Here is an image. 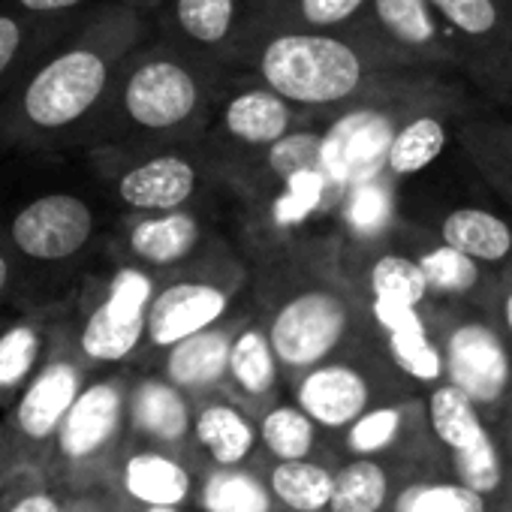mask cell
Returning <instances> with one entry per match:
<instances>
[{
    "label": "cell",
    "mask_w": 512,
    "mask_h": 512,
    "mask_svg": "<svg viewBox=\"0 0 512 512\" xmlns=\"http://www.w3.org/2000/svg\"><path fill=\"white\" fill-rule=\"evenodd\" d=\"M253 308L281 374L302 371L377 338L371 311L341 266V238L260 232L247 256Z\"/></svg>",
    "instance_id": "cell-1"
},
{
    "label": "cell",
    "mask_w": 512,
    "mask_h": 512,
    "mask_svg": "<svg viewBox=\"0 0 512 512\" xmlns=\"http://www.w3.org/2000/svg\"><path fill=\"white\" fill-rule=\"evenodd\" d=\"M148 37L145 13L121 4L91 7L0 100V145L73 148L106 103L124 61Z\"/></svg>",
    "instance_id": "cell-2"
},
{
    "label": "cell",
    "mask_w": 512,
    "mask_h": 512,
    "mask_svg": "<svg viewBox=\"0 0 512 512\" xmlns=\"http://www.w3.org/2000/svg\"><path fill=\"white\" fill-rule=\"evenodd\" d=\"M226 70L263 82L308 112H344L374 97L401 94L440 79L446 70L407 67L350 34L287 31L256 25Z\"/></svg>",
    "instance_id": "cell-3"
},
{
    "label": "cell",
    "mask_w": 512,
    "mask_h": 512,
    "mask_svg": "<svg viewBox=\"0 0 512 512\" xmlns=\"http://www.w3.org/2000/svg\"><path fill=\"white\" fill-rule=\"evenodd\" d=\"M226 67L148 37L73 148H157L202 139Z\"/></svg>",
    "instance_id": "cell-4"
},
{
    "label": "cell",
    "mask_w": 512,
    "mask_h": 512,
    "mask_svg": "<svg viewBox=\"0 0 512 512\" xmlns=\"http://www.w3.org/2000/svg\"><path fill=\"white\" fill-rule=\"evenodd\" d=\"M247 287V260H241L226 241L214 244L181 269L157 275L145 317V338L136 359L160 356L175 341L223 320L238 308Z\"/></svg>",
    "instance_id": "cell-5"
},
{
    "label": "cell",
    "mask_w": 512,
    "mask_h": 512,
    "mask_svg": "<svg viewBox=\"0 0 512 512\" xmlns=\"http://www.w3.org/2000/svg\"><path fill=\"white\" fill-rule=\"evenodd\" d=\"M94 175L127 211H169L202 202L226 187L211 151L196 139L157 148H94Z\"/></svg>",
    "instance_id": "cell-6"
},
{
    "label": "cell",
    "mask_w": 512,
    "mask_h": 512,
    "mask_svg": "<svg viewBox=\"0 0 512 512\" xmlns=\"http://www.w3.org/2000/svg\"><path fill=\"white\" fill-rule=\"evenodd\" d=\"M425 320L440 350L443 380L461 389L491 422L509 407L512 347L485 305L428 302Z\"/></svg>",
    "instance_id": "cell-7"
},
{
    "label": "cell",
    "mask_w": 512,
    "mask_h": 512,
    "mask_svg": "<svg viewBox=\"0 0 512 512\" xmlns=\"http://www.w3.org/2000/svg\"><path fill=\"white\" fill-rule=\"evenodd\" d=\"M311 121H317V112L293 106L247 73L226 70L199 142L211 151L229 187L238 169Z\"/></svg>",
    "instance_id": "cell-8"
},
{
    "label": "cell",
    "mask_w": 512,
    "mask_h": 512,
    "mask_svg": "<svg viewBox=\"0 0 512 512\" xmlns=\"http://www.w3.org/2000/svg\"><path fill=\"white\" fill-rule=\"evenodd\" d=\"M410 380L389 359L383 338H368L293 380L296 404L323 431H344L353 419L383 401L407 398Z\"/></svg>",
    "instance_id": "cell-9"
},
{
    "label": "cell",
    "mask_w": 512,
    "mask_h": 512,
    "mask_svg": "<svg viewBox=\"0 0 512 512\" xmlns=\"http://www.w3.org/2000/svg\"><path fill=\"white\" fill-rule=\"evenodd\" d=\"M157 275L121 263L112 275L94 278L82 296V317L73 344L85 365H121L136 359L145 338L148 302Z\"/></svg>",
    "instance_id": "cell-10"
},
{
    "label": "cell",
    "mask_w": 512,
    "mask_h": 512,
    "mask_svg": "<svg viewBox=\"0 0 512 512\" xmlns=\"http://www.w3.org/2000/svg\"><path fill=\"white\" fill-rule=\"evenodd\" d=\"M443 19L458 70L488 103L512 106V4L509 0H428Z\"/></svg>",
    "instance_id": "cell-11"
},
{
    "label": "cell",
    "mask_w": 512,
    "mask_h": 512,
    "mask_svg": "<svg viewBox=\"0 0 512 512\" xmlns=\"http://www.w3.org/2000/svg\"><path fill=\"white\" fill-rule=\"evenodd\" d=\"M422 407H425V428L449 452L455 482L473 488L485 500L494 497L503 488L506 461L479 407L446 380L428 386Z\"/></svg>",
    "instance_id": "cell-12"
},
{
    "label": "cell",
    "mask_w": 512,
    "mask_h": 512,
    "mask_svg": "<svg viewBox=\"0 0 512 512\" xmlns=\"http://www.w3.org/2000/svg\"><path fill=\"white\" fill-rule=\"evenodd\" d=\"M220 241L202 202L169 211H127L115 226V253L121 263L151 275L181 269Z\"/></svg>",
    "instance_id": "cell-13"
},
{
    "label": "cell",
    "mask_w": 512,
    "mask_h": 512,
    "mask_svg": "<svg viewBox=\"0 0 512 512\" xmlns=\"http://www.w3.org/2000/svg\"><path fill=\"white\" fill-rule=\"evenodd\" d=\"M97 235V211L88 199L55 190L22 205L7 226V247L16 260L61 266L82 256Z\"/></svg>",
    "instance_id": "cell-14"
},
{
    "label": "cell",
    "mask_w": 512,
    "mask_h": 512,
    "mask_svg": "<svg viewBox=\"0 0 512 512\" xmlns=\"http://www.w3.org/2000/svg\"><path fill=\"white\" fill-rule=\"evenodd\" d=\"M154 16V37L226 67L260 22V0H166Z\"/></svg>",
    "instance_id": "cell-15"
},
{
    "label": "cell",
    "mask_w": 512,
    "mask_h": 512,
    "mask_svg": "<svg viewBox=\"0 0 512 512\" xmlns=\"http://www.w3.org/2000/svg\"><path fill=\"white\" fill-rule=\"evenodd\" d=\"M359 37L407 67L458 70L452 37L428 0H368Z\"/></svg>",
    "instance_id": "cell-16"
},
{
    "label": "cell",
    "mask_w": 512,
    "mask_h": 512,
    "mask_svg": "<svg viewBox=\"0 0 512 512\" xmlns=\"http://www.w3.org/2000/svg\"><path fill=\"white\" fill-rule=\"evenodd\" d=\"M470 112H476V106L455 85L410 106L386 142L380 175L392 184L422 175L443 157L455 136V124Z\"/></svg>",
    "instance_id": "cell-17"
},
{
    "label": "cell",
    "mask_w": 512,
    "mask_h": 512,
    "mask_svg": "<svg viewBox=\"0 0 512 512\" xmlns=\"http://www.w3.org/2000/svg\"><path fill=\"white\" fill-rule=\"evenodd\" d=\"M386 232L419 266L431 302H467L485 308L491 305L497 272L479 266L467 253L449 247L419 220H395Z\"/></svg>",
    "instance_id": "cell-18"
},
{
    "label": "cell",
    "mask_w": 512,
    "mask_h": 512,
    "mask_svg": "<svg viewBox=\"0 0 512 512\" xmlns=\"http://www.w3.org/2000/svg\"><path fill=\"white\" fill-rule=\"evenodd\" d=\"M55 344L49 359L40 362L34 377L19 389L16 401V431L28 443L55 440V431L85 386V359L79 356L73 338H64V326L55 329Z\"/></svg>",
    "instance_id": "cell-19"
},
{
    "label": "cell",
    "mask_w": 512,
    "mask_h": 512,
    "mask_svg": "<svg viewBox=\"0 0 512 512\" xmlns=\"http://www.w3.org/2000/svg\"><path fill=\"white\" fill-rule=\"evenodd\" d=\"M127 392L130 383L124 377H103V380H85L76 401L64 413L55 446L61 458L73 464H85L100 458L127 419Z\"/></svg>",
    "instance_id": "cell-20"
},
{
    "label": "cell",
    "mask_w": 512,
    "mask_h": 512,
    "mask_svg": "<svg viewBox=\"0 0 512 512\" xmlns=\"http://www.w3.org/2000/svg\"><path fill=\"white\" fill-rule=\"evenodd\" d=\"M247 308L229 311L223 320L175 341L166 347L160 359V377L169 380L175 389H181L190 401H205L211 395L223 392L226 383V362H229V347L232 335L241 326Z\"/></svg>",
    "instance_id": "cell-21"
},
{
    "label": "cell",
    "mask_w": 512,
    "mask_h": 512,
    "mask_svg": "<svg viewBox=\"0 0 512 512\" xmlns=\"http://www.w3.org/2000/svg\"><path fill=\"white\" fill-rule=\"evenodd\" d=\"M281 377L284 374H281L278 356L272 350V341L266 335V326H263L260 314H256V308L247 305V314L232 335L223 389H229L232 401H238L241 407L244 404L263 407L266 401H272L278 395Z\"/></svg>",
    "instance_id": "cell-22"
},
{
    "label": "cell",
    "mask_w": 512,
    "mask_h": 512,
    "mask_svg": "<svg viewBox=\"0 0 512 512\" xmlns=\"http://www.w3.org/2000/svg\"><path fill=\"white\" fill-rule=\"evenodd\" d=\"M428 229L491 272H500L512 263V220L494 208L476 202L455 205L446 208Z\"/></svg>",
    "instance_id": "cell-23"
},
{
    "label": "cell",
    "mask_w": 512,
    "mask_h": 512,
    "mask_svg": "<svg viewBox=\"0 0 512 512\" xmlns=\"http://www.w3.org/2000/svg\"><path fill=\"white\" fill-rule=\"evenodd\" d=\"M452 139L473 172L512 211V121L470 112L455 124Z\"/></svg>",
    "instance_id": "cell-24"
},
{
    "label": "cell",
    "mask_w": 512,
    "mask_h": 512,
    "mask_svg": "<svg viewBox=\"0 0 512 512\" xmlns=\"http://www.w3.org/2000/svg\"><path fill=\"white\" fill-rule=\"evenodd\" d=\"M190 434L217 467H241L260 443L256 419L238 401L220 395L199 401V407L193 410Z\"/></svg>",
    "instance_id": "cell-25"
},
{
    "label": "cell",
    "mask_w": 512,
    "mask_h": 512,
    "mask_svg": "<svg viewBox=\"0 0 512 512\" xmlns=\"http://www.w3.org/2000/svg\"><path fill=\"white\" fill-rule=\"evenodd\" d=\"M127 419L145 440L163 446L184 443L193 428V401L160 374L142 377L127 392Z\"/></svg>",
    "instance_id": "cell-26"
},
{
    "label": "cell",
    "mask_w": 512,
    "mask_h": 512,
    "mask_svg": "<svg viewBox=\"0 0 512 512\" xmlns=\"http://www.w3.org/2000/svg\"><path fill=\"white\" fill-rule=\"evenodd\" d=\"M85 16V13H82ZM79 22L76 19H40L0 10V100L13 85Z\"/></svg>",
    "instance_id": "cell-27"
},
{
    "label": "cell",
    "mask_w": 512,
    "mask_h": 512,
    "mask_svg": "<svg viewBox=\"0 0 512 512\" xmlns=\"http://www.w3.org/2000/svg\"><path fill=\"white\" fill-rule=\"evenodd\" d=\"M365 16L368 0H260V22L256 25L359 37Z\"/></svg>",
    "instance_id": "cell-28"
},
{
    "label": "cell",
    "mask_w": 512,
    "mask_h": 512,
    "mask_svg": "<svg viewBox=\"0 0 512 512\" xmlns=\"http://www.w3.org/2000/svg\"><path fill=\"white\" fill-rule=\"evenodd\" d=\"M121 485L139 506H184L193 491V476L178 458L142 449L124 461Z\"/></svg>",
    "instance_id": "cell-29"
},
{
    "label": "cell",
    "mask_w": 512,
    "mask_h": 512,
    "mask_svg": "<svg viewBox=\"0 0 512 512\" xmlns=\"http://www.w3.org/2000/svg\"><path fill=\"white\" fill-rule=\"evenodd\" d=\"M55 317L25 314L22 320L0 329V398L19 392L46 356Z\"/></svg>",
    "instance_id": "cell-30"
},
{
    "label": "cell",
    "mask_w": 512,
    "mask_h": 512,
    "mask_svg": "<svg viewBox=\"0 0 512 512\" xmlns=\"http://www.w3.org/2000/svg\"><path fill=\"white\" fill-rule=\"evenodd\" d=\"M425 416V407L413 398L383 401L365 410L344 428V446L356 458H374L401 443V437Z\"/></svg>",
    "instance_id": "cell-31"
},
{
    "label": "cell",
    "mask_w": 512,
    "mask_h": 512,
    "mask_svg": "<svg viewBox=\"0 0 512 512\" xmlns=\"http://www.w3.org/2000/svg\"><path fill=\"white\" fill-rule=\"evenodd\" d=\"M332 479L335 470L311 461H278L269 470V491L278 503H284L293 512H326L332 497Z\"/></svg>",
    "instance_id": "cell-32"
},
{
    "label": "cell",
    "mask_w": 512,
    "mask_h": 512,
    "mask_svg": "<svg viewBox=\"0 0 512 512\" xmlns=\"http://www.w3.org/2000/svg\"><path fill=\"white\" fill-rule=\"evenodd\" d=\"M392 497L389 470L377 458H353L332 479L329 512H383Z\"/></svg>",
    "instance_id": "cell-33"
},
{
    "label": "cell",
    "mask_w": 512,
    "mask_h": 512,
    "mask_svg": "<svg viewBox=\"0 0 512 512\" xmlns=\"http://www.w3.org/2000/svg\"><path fill=\"white\" fill-rule=\"evenodd\" d=\"M256 437L269 449L275 461H296L311 458L317 449L320 428L314 419L293 401V404H272L256 419Z\"/></svg>",
    "instance_id": "cell-34"
},
{
    "label": "cell",
    "mask_w": 512,
    "mask_h": 512,
    "mask_svg": "<svg viewBox=\"0 0 512 512\" xmlns=\"http://www.w3.org/2000/svg\"><path fill=\"white\" fill-rule=\"evenodd\" d=\"M205 512H275V497L263 479L244 467H217L199 491Z\"/></svg>",
    "instance_id": "cell-35"
},
{
    "label": "cell",
    "mask_w": 512,
    "mask_h": 512,
    "mask_svg": "<svg viewBox=\"0 0 512 512\" xmlns=\"http://www.w3.org/2000/svg\"><path fill=\"white\" fill-rule=\"evenodd\" d=\"M392 512H488V503L455 479H419L395 494Z\"/></svg>",
    "instance_id": "cell-36"
},
{
    "label": "cell",
    "mask_w": 512,
    "mask_h": 512,
    "mask_svg": "<svg viewBox=\"0 0 512 512\" xmlns=\"http://www.w3.org/2000/svg\"><path fill=\"white\" fill-rule=\"evenodd\" d=\"M97 4H103V0H0V10L40 19H76Z\"/></svg>",
    "instance_id": "cell-37"
},
{
    "label": "cell",
    "mask_w": 512,
    "mask_h": 512,
    "mask_svg": "<svg viewBox=\"0 0 512 512\" xmlns=\"http://www.w3.org/2000/svg\"><path fill=\"white\" fill-rule=\"evenodd\" d=\"M488 311H491L494 323L500 326L506 344L512 347V263L497 272V287H494Z\"/></svg>",
    "instance_id": "cell-38"
},
{
    "label": "cell",
    "mask_w": 512,
    "mask_h": 512,
    "mask_svg": "<svg viewBox=\"0 0 512 512\" xmlns=\"http://www.w3.org/2000/svg\"><path fill=\"white\" fill-rule=\"evenodd\" d=\"M7 512H64L61 500L49 491H31L25 497H19Z\"/></svg>",
    "instance_id": "cell-39"
},
{
    "label": "cell",
    "mask_w": 512,
    "mask_h": 512,
    "mask_svg": "<svg viewBox=\"0 0 512 512\" xmlns=\"http://www.w3.org/2000/svg\"><path fill=\"white\" fill-rule=\"evenodd\" d=\"M16 281H19V260H16V253L0 241V302L16 290Z\"/></svg>",
    "instance_id": "cell-40"
},
{
    "label": "cell",
    "mask_w": 512,
    "mask_h": 512,
    "mask_svg": "<svg viewBox=\"0 0 512 512\" xmlns=\"http://www.w3.org/2000/svg\"><path fill=\"white\" fill-rule=\"evenodd\" d=\"M103 4H121V7H130V10H139V13H154L157 7H163L166 0H103Z\"/></svg>",
    "instance_id": "cell-41"
},
{
    "label": "cell",
    "mask_w": 512,
    "mask_h": 512,
    "mask_svg": "<svg viewBox=\"0 0 512 512\" xmlns=\"http://www.w3.org/2000/svg\"><path fill=\"white\" fill-rule=\"evenodd\" d=\"M142 512H184L181 506H142Z\"/></svg>",
    "instance_id": "cell-42"
},
{
    "label": "cell",
    "mask_w": 512,
    "mask_h": 512,
    "mask_svg": "<svg viewBox=\"0 0 512 512\" xmlns=\"http://www.w3.org/2000/svg\"><path fill=\"white\" fill-rule=\"evenodd\" d=\"M503 512H512V506H509V509H503Z\"/></svg>",
    "instance_id": "cell-43"
},
{
    "label": "cell",
    "mask_w": 512,
    "mask_h": 512,
    "mask_svg": "<svg viewBox=\"0 0 512 512\" xmlns=\"http://www.w3.org/2000/svg\"><path fill=\"white\" fill-rule=\"evenodd\" d=\"M509 404H512V392H509Z\"/></svg>",
    "instance_id": "cell-44"
},
{
    "label": "cell",
    "mask_w": 512,
    "mask_h": 512,
    "mask_svg": "<svg viewBox=\"0 0 512 512\" xmlns=\"http://www.w3.org/2000/svg\"><path fill=\"white\" fill-rule=\"evenodd\" d=\"M509 4H512V0H509Z\"/></svg>",
    "instance_id": "cell-45"
}]
</instances>
